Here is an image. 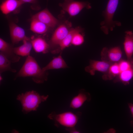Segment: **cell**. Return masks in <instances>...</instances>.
Segmentation results:
<instances>
[{"label":"cell","instance_id":"6da1fadb","mask_svg":"<svg viewBox=\"0 0 133 133\" xmlns=\"http://www.w3.org/2000/svg\"><path fill=\"white\" fill-rule=\"evenodd\" d=\"M48 74L41 68L35 59L30 55L27 56L22 66L17 74V77H31L38 83H43L48 79Z\"/></svg>","mask_w":133,"mask_h":133},{"label":"cell","instance_id":"7a4b0ae2","mask_svg":"<svg viewBox=\"0 0 133 133\" xmlns=\"http://www.w3.org/2000/svg\"><path fill=\"white\" fill-rule=\"evenodd\" d=\"M48 97V95H40L36 91L32 90L19 95L17 100L21 103L22 111L27 114L32 111H36L39 104L46 101Z\"/></svg>","mask_w":133,"mask_h":133},{"label":"cell","instance_id":"3957f363","mask_svg":"<svg viewBox=\"0 0 133 133\" xmlns=\"http://www.w3.org/2000/svg\"><path fill=\"white\" fill-rule=\"evenodd\" d=\"M119 0H108L106 8L102 13L104 20L100 23V29L108 34L109 31H112L116 26H120V22L114 21L113 17L118 6Z\"/></svg>","mask_w":133,"mask_h":133},{"label":"cell","instance_id":"277c9868","mask_svg":"<svg viewBox=\"0 0 133 133\" xmlns=\"http://www.w3.org/2000/svg\"><path fill=\"white\" fill-rule=\"evenodd\" d=\"M82 114L80 112L74 113L67 111L58 114L53 112L48 115V117L54 121V125L56 127L62 126L66 129L75 127Z\"/></svg>","mask_w":133,"mask_h":133},{"label":"cell","instance_id":"5b68a950","mask_svg":"<svg viewBox=\"0 0 133 133\" xmlns=\"http://www.w3.org/2000/svg\"><path fill=\"white\" fill-rule=\"evenodd\" d=\"M60 6L63 10L70 16L74 17L77 15L84 8L90 9V4L87 1H79L73 0H65L61 4Z\"/></svg>","mask_w":133,"mask_h":133},{"label":"cell","instance_id":"8992f818","mask_svg":"<svg viewBox=\"0 0 133 133\" xmlns=\"http://www.w3.org/2000/svg\"><path fill=\"white\" fill-rule=\"evenodd\" d=\"M120 47L116 46L109 49L104 47L101 51L102 61L112 63H118L121 59L122 54Z\"/></svg>","mask_w":133,"mask_h":133},{"label":"cell","instance_id":"52a82bcc","mask_svg":"<svg viewBox=\"0 0 133 133\" xmlns=\"http://www.w3.org/2000/svg\"><path fill=\"white\" fill-rule=\"evenodd\" d=\"M68 24L64 23L59 25L52 35L49 44L50 49H53L60 44L68 33L70 29Z\"/></svg>","mask_w":133,"mask_h":133},{"label":"cell","instance_id":"ba28073f","mask_svg":"<svg viewBox=\"0 0 133 133\" xmlns=\"http://www.w3.org/2000/svg\"><path fill=\"white\" fill-rule=\"evenodd\" d=\"M112 64L102 60H91L89 65L85 67V70L92 75H94L96 71H99L104 74L108 71Z\"/></svg>","mask_w":133,"mask_h":133},{"label":"cell","instance_id":"9c48e42d","mask_svg":"<svg viewBox=\"0 0 133 133\" xmlns=\"http://www.w3.org/2000/svg\"><path fill=\"white\" fill-rule=\"evenodd\" d=\"M32 18H36L43 23L49 27L53 28L58 23L57 19L47 9L37 13Z\"/></svg>","mask_w":133,"mask_h":133},{"label":"cell","instance_id":"30bf717a","mask_svg":"<svg viewBox=\"0 0 133 133\" xmlns=\"http://www.w3.org/2000/svg\"><path fill=\"white\" fill-rule=\"evenodd\" d=\"M9 28L11 39L13 44L29 39L26 35L24 29L14 23L11 22L10 23Z\"/></svg>","mask_w":133,"mask_h":133},{"label":"cell","instance_id":"8fae6325","mask_svg":"<svg viewBox=\"0 0 133 133\" xmlns=\"http://www.w3.org/2000/svg\"><path fill=\"white\" fill-rule=\"evenodd\" d=\"M14 47L1 38H0V52L3 54L12 63L19 61V56L14 52Z\"/></svg>","mask_w":133,"mask_h":133},{"label":"cell","instance_id":"7c38bea8","mask_svg":"<svg viewBox=\"0 0 133 133\" xmlns=\"http://www.w3.org/2000/svg\"><path fill=\"white\" fill-rule=\"evenodd\" d=\"M91 99L90 94L84 89L80 90L78 94L72 98L70 102L69 107L74 109L81 108L86 101Z\"/></svg>","mask_w":133,"mask_h":133},{"label":"cell","instance_id":"4fadbf2b","mask_svg":"<svg viewBox=\"0 0 133 133\" xmlns=\"http://www.w3.org/2000/svg\"><path fill=\"white\" fill-rule=\"evenodd\" d=\"M125 33L123 43L124 48L127 58V60L132 64L133 59V32L127 31Z\"/></svg>","mask_w":133,"mask_h":133},{"label":"cell","instance_id":"5bb4252c","mask_svg":"<svg viewBox=\"0 0 133 133\" xmlns=\"http://www.w3.org/2000/svg\"><path fill=\"white\" fill-rule=\"evenodd\" d=\"M31 41L32 48L36 52L45 54L48 52L50 49L49 44L42 37L34 38Z\"/></svg>","mask_w":133,"mask_h":133},{"label":"cell","instance_id":"9a60e30c","mask_svg":"<svg viewBox=\"0 0 133 133\" xmlns=\"http://www.w3.org/2000/svg\"><path fill=\"white\" fill-rule=\"evenodd\" d=\"M23 2L20 0H6L0 5V10L3 14L7 15L15 11Z\"/></svg>","mask_w":133,"mask_h":133},{"label":"cell","instance_id":"2e32d148","mask_svg":"<svg viewBox=\"0 0 133 133\" xmlns=\"http://www.w3.org/2000/svg\"><path fill=\"white\" fill-rule=\"evenodd\" d=\"M68 66L61 55L54 57L47 65L42 68L44 71L50 69L67 68Z\"/></svg>","mask_w":133,"mask_h":133},{"label":"cell","instance_id":"e0dca14e","mask_svg":"<svg viewBox=\"0 0 133 133\" xmlns=\"http://www.w3.org/2000/svg\"><path fill=\"white\" fill-rule=\"evenodd\" d=\"M23 43L21 45L14 48L15 53L19 56H27L30 55L32 47L30 39H25L23 41Z\"/></svg>","mask_w":133,"mask_h":133},{"label":"cell","instance_id":"ac0fdd59","mask_svg":"<svg viewBox=\"0 0 133 133\" xmlns=\"http://www.w3.org/2000/svg\"><path fill=\"white\" fill-rule=\"evenodd\" d=\"M81 31V29L79 27L70 29L68 34L60 44L58 48L54 51L53 53H58L69 47L71 44L72 39L74 34L77 32Z\"/></svg>","mask_w":133,"mask_h":133},{"label":"cell","instance_id":"d6986e66","mask_svg":"<svg viewBox=\"0 0 133 133\" xmlns=\"http://www.w3.org/2000/svg\"><path fill=\"white\" fill-rule=\"evenodd\" d=\"M49 28L46 25L39 20L32 18L30 29L33 32L38 34H43L47 31Z\"/></svg>","mask_w":133,"mask_h":133},{"label":"cell","instance_id":"ffe728a7","mask_svg":"<svg viewBox=\"0 0 133 133\" xmlns=\"http://www.w3.org/2000/svg\"><path fill=\"white\" fill-rule=\"evenodd\" d=\"M120 71L118 63L112 64L108 71L102 76L104 80H111L116 78L119 74Z\"/></svg>","mask_w":133,"mask_h":133},{"label":"cell","instance_id":"44dd1931","mask_svg":"<svg viewBox=\"0 0 133 133\" xmlns=\"http://www.w3.org/2000/svg\"><path fill=\"white\" fill-rule=\"evenodd\" d=\"M133 77V69L132 67L128 70L120 72L116 78L115 81H118L126 85L129 84Z\"/></svg>","mask_w":133,"mask_h":133},{"label":"cell","instance_id":"7402d4cb","mask_svg":"<svg viewBox=\"0 0 133 133\" xmlns=\"http://www.w3.org/2000/svg\"><path fill=\"white\" fill-rule=\"evenodd\" d=\"M12 62L5 56L0 52V73L6 71H10L13 73L16 72V70L12 68Z\"/></svg>","mask_w":133,"mask_h":133},{"label":"cell","instance_id":"603a6c76","mask_svg":"<svg viewBox=\"0 0 133 133\" xmlns=\"http://www.w3.org/2000/svg\"><path fill=\"white\" fill-rule=\"evenodd\" d=\"M81 31L77 32L74 34L71 41V44L75 46H79L83 43L84 38L83 35L80 33Z\"/></svg>","mask_w":133,"mask_h":133},{"label":"cell","instance_id":"cb8c5ba5","mask_svg":"<svg viewBox=\"0 0 133 133\" xmlns=\"http://www.w3.org/2000/svg\"><path fill=\"white\" fill-rule=\"evenodd\" d=\"M118 63L120 72L128 70L132 67V64L127 60L122 59Z\"/></svg>","mask_w":133,"mask_h":133},{"label":"cell","instance_id":"d4e9b609","mask_svg":"<svg viewBox=\"0 0 133 133\" xmlns=\"http://www.w3.org/2000/svg\"><path fill=\"white\" fill-rule=\"evenodd\" d=\"M65 130L70 133H79L80 131L77 130L75 127L65 129Z\"/></svg>","mask_w":133,"mask_h":133},{"label":"cell","instance_id":"484cf974","mask_svg":"<svg viewBox=\"0 0 133 133\" xmlns=\"http://www.w3.org/2000/svg\"><path fill=\"white\" fill-rule=\"evenodd\" d=\"M128 105L132 116L133 117V104L130 103H128Z\"/></svg>","mask_w":133,"mask_h":133},{"label":"cell","instance_id":"4316f807","mask_svg":"<svg viewBox=\"0 0 133 133\" xmlns=\"http://www.w3.org/2000/svg\"><path fill=\"white\" fill-rule=\"evenodd\" d=\"M24 3H32L34 2L35 0H20Z\"/></svg>","mask_w":133,"mask_h":133},{"label":"cell","instance_id":"83f0119b","mask_svg":"<svg viewBox=\"0 0 133 133\" xmlns=\"http://www.w3.org/2000/svg\"><path fill=\"white\" fill-rule=\"evenodd\" d=\"M132 68L133 69V64H132Z\"/></svg>","mask_w":133,"mask_h":133}]
</instances>
